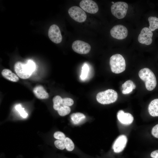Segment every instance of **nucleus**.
<instances>
[{"label": "nucleus", "mask_w": 158, "mask_h": 158, "mask_svg": "<svg viewBox=\"0 0 158 158\" xmlns=\"http://www.w3.org/2000/svg\"><path fill=\"white\" fill-rule=\"evenodd\" d=\"M35 68V63L30 60H29L26 64H24L20 61H17L14 66L15 72L19 77L23 79L29 78Z\"/></svg>", "instance_id": "obj_1"}, {"label": "nucleus", "mask_w": 158, "mask_h": 158, "mask_svg": "<svg viewBox=\"0 0 158 158\" xmlns=\"http://www.w3.org/2000/svg\"><path fill=\"white\" fill-rule=\"evenodd\" d=\"M140 79L145 83V87L149 91L154 90L157 85L156 77L149 68H145L141 69L138 73Z\"/></svg>", "instance_id": "obj_2"}, {"label": "nucleus", "mask_w": 158, "mask_h": 158, "mask_svg": "<svg viewBox=\"0 0 158 158\" xmlns=\"http://www.w3.org/2000/svg\"><path fill=\"white\" fill-rule=\"evenodd\" d=\"M109 63L111 71L115 73H120L125 70V60L120 54H116L111 56L110 59Z\"/></svg>", "instance_id": "obj_3"}, {"label": "nucleus", "mask_w": 158, "mask_h": 158, "mask_svg": "<svg viewBox=\"0 0 158 158\" xmlns=\"http://www.w3.org/2000/svg\"><path fill=\"white\" fill-rule=\"evenodd\" d=\"M118 97L117 92L114 90L109 89L99 92L96 96V99L99 103L109 104L115 102Z\"/></svg>", "instance_id": "obj_4"}, {"label": "nucleus", "mask_w": 158, "mask_h": 158, "mask_svg": "<svg viewBox=\"0 0 158 158\" xmlns=\"http://www.w3.org/2000/svg\"><path fill=\"white\" fill-rule=\"evenodd\" d=\"M128 5L127 3L122 1H118L114 3L111 7L112 14L117 18L121 19L126 16Z\"/></svg>", "instance_id": "obj_5"}, {"label": "nucleus", "mask_w": 158, "mask_h": 158, "mask_svg": "<svg viewBox=\"0 0 158 158\" xmlns=\"http://www.w3.org/2000/svg\"><path fill=\"white\" fill-rule=\"evenodd\" d=\"M68 13L73 19L79 23L84 22L87 18L85 12L78 6H74L70 8L68 10Z\"/></svg>", "instance_id": "obj_6"}, {"label": "nucleus", "mask_w": 158, "mask_h": 158, "mask_svg": "<svg viewBox=\"0 0 158 158\" xmlns=\"http://www.w3.org/2000/svg\"><path fill=\"white\" fill-rule=\"evenodd\" d=\"M110 33L113 37L118 40H122L126 37L128 31L126 27L123 25H117L111 28Z\"/></svg>", "instance_id": "obj_7"}, {"label": "nucleus", "mask_w": 158, "mask_h": 158, "mask_svg": "<svg viewBox=\"0 0 158 158\" xmlns=\"http://www.w3.org/2000/svg\"><path fill=\"white\" fill-rule=\"evenodd\" d=\"M72 47L75 52L80 54H87L91 50L90 45L88 43L80 40L73 42Z\"/></svg>", "instance_id": "obj_8"}, {"label": "nucleus", "mask_w": 158, "mask_h": 158, "mask_svg": "<svg viewBox=\"0 0 158 158\" xmlns=\"http://www.w3.org/2000/svg\"><path fill=\"white\" fill-rule=\"evenodd\" d=\"M48 35L50 39L55 43H60L62 40V37L60 29L56 25L53 24L50 26Z\"/></svg>", "instance_id": "obj_9"}, {"label": "nucleus", "mask_w": 158, "mask_h": 158, "mask_svg": "<svg viewBox=\"0 0 158 158\" xmlns=\"http://www.w3.org/2000/svg\"><path fill=\"white\" fill-rule=\"evenodd\" d=\"M153 33L147 27L143 28L138 35V40L140 43L147 45L150 44L152 41Z\"/></svg>", "instance_id": "obj_10"}, {"label": "nucleus", "mask_w": 158, "mask_h": 158, "mask_svg": "<svg viewBox=\"0 0 158 158\" xmlns=\"http://www.w3.org/2000/svg\"><path fill=\"white\" fill-rule=\"evenodd\" d=\"M79 5L83 10L90 13H95L99 10L97 4L91 0H82L80 3Z\"/></svg>", "instance_id": "obj_11"}, {"label": "nucleus", "mask_w": 158, "mask_h": 158, "mask_svg": "<svg viewBox=\"0 0 158 158\" xmlns=\"http://www.w3.org/2000/svg\"><path fill=\"white\" fill-rule=\"evenodd\" d=\"M127 142L126 136L124 135L119 136L115 141L112 146L114 152L119 153L122 151L125 148Z\"/></svg>", "instance_id": "obj_12"}, {"label": "nucleus", "mask_w": 158, "mask_h": 158, "mask_svg": "<svg viewBox=\"0 0 158 158\" xmlns=\"http://www.w3.org/2000/svg\"><path fill=\"white\" fill-rule=\"evenodd\" d=\"M117 118L121 123L126 125L131 124L134 120L133 117L131 114L125 113L122 110H120L118 112Z\"/></svg>", "instance_id": "obj_13"}, {"label": "nucleus", "mask_w": 158, "mask_h": 158, "mask_svg": "<svg viewBox=\"0 0 158 158\" xmlns=\"http://www.w3.org/2000/svg\"><path fill=\"white\" fill-rule=\"evenodd\" d=\"M33 92L36 97L39 99H46L49 97L48 93L41 85L35 87L33 89Z\"/></svg>", "instance_id": "obj_14"}, {"label": "nucleus", "mask_w": 158, "mask_h": 158, "mask_svg": "<svg viewBox=\"0 0 158 158\" xmlns=\"http://www.w3.org/2000/svg\"><path fill=\"white\" fill-rule=\"evenodd\" d=\"M148 111L151 116H158V99H154L151 101L148 106Z\"/></svg>", "instance_id": "obj_15"}, {"label": "nucleus", "mask_w": 158, "mask_h": 158, "mask_svg": "<svg viewBox=\"0 0 158 158\" xmlns=\"http://www.w3.org/2000/svg\"><path fill=\"white\" fill-rule=\"evenodd\" d=\"M1 74L4 78L10 81L17 82L19 80L18 76L9 69H4L2 71Z\"/></svg>", "instance_id": "obj_16"}, {"label": "nucleus", "mask_w": 158, "mask_h": 158, "mask_svg": "<svg viewBox=\"0 0 158 158\" xmlns=\"http://www.w3.org/2000/svg\"><path fill=\"white\" fill-rule=\"evenodd\" d=\"M73 123L77 124L81 122L85 118V116L83 113L80 112L73 113L70 116Z\"/></svg>", "instance_id": "obj_17"}, {"label": "nucleus", "mask_w": 158, "mask_h": 158, "mask_svg": "<svg viewBox=\"0 0 158 158\" xmlns=\"http://www.w3.org/2000/svg\"><path fill=\"white\" fill-rule=\"evenodd\" d=\"M148 20L149 23V28L152 32L158 29V18L150 16L148 18Z\"/></svg>", "instance_id": "obj_18"}, {"label": "nucleus", "mask_w": 158, "mask_h": 158, "mask_svg": "<svg viewBox=\"0 0 158 158\" xmlns=\"http://www.w3.org/2000/svg\"><path fill=\"white\" fill-rule=\"evenodd\" d=\"M63 141L65 148L67 151H71L74 150V145L71 139L67 137L63 140Z\"/></svg>", "instance_id": "obj_19"}, {"label": "nucleus", "mask_w": 158, "mask_h": 158, "mask_svg": "<svg viewBox=\"0 0 158 158\" xmlns=\"http://www.w3.org/2000/svg\"><path fill=\"white\" fill-rule=\"evenodd\" d=\"M71 109L68 106H61L58 110L59 114L61 116H64L68 114L71 112Z\"/></svg>", "instance_id": "obj_20"}, {"label": "nucleus", "mask_w": 158, "mask_h": 158, "mask_svg": "<svg viewBox=\"0 0 158 158\" xmlns=\"http://www.w3.org/2000/svg\"><path fill=\"white\" fill-rule=\"evenodd\" d=\"M62 99V98L59 95H56L54 97L53 99V107L54 110L57 111L61 106Z\"/></svg>", "instance_id": "obj_21"}, {"label": "nucleus", "mask_w": 158, "mask_h": 158, "mask_svg": "<svg viewBox=\"0 0 158 158\" xmlns=\"http://www.w3.org/2000/svg\"><path fill=\"white\" fill-rule=\"evenodd\" d=\"M89 67L87 64H84L82 67V72L80 76L81 79H85L87 77L89 71Z\"/></svg>", "instance_id": "obj_22"}, {"label": "nucleus", "mask_w": 158, "mask_h": 158, "mask_svg": "<svg viewBox=\"0 0 158 158\" xmlns=\"http://www.w3.org/2000/svg\"><path fill=\"white\" fill-rule=\"evenodd\" d=\"M16 109L18 111L20 115L23 118H26L28 115V114L26 112L24 109L21 107L20 104H18L15 106Z\"/></svg>", "instance_id": "obj_23"}, {"label": "nucleus", "mask_w": 158, "mask_h": 158, "mask_svg": "<svg viewBox=\"0 0 158 158\" xmlns=\"http://www.w3.org/2000/svg\"><path fill=\"white\" fill-rule=\"evenodd\" d=\"M74 103L73 100L69 98H62L61 106H70L72 105Z\"/></svg>", "instance_id": "obj_24"}, {"label": "nucleus", "mask_w": 158, "mask_h": 158, "mask_svg": "<svg viewBox=\"0 0 158 158\" xmlns=\"http://www.w3.org/2000/svg\"><path fill=\"white\" fill-rule=\"evenodd\" d=\"M132 87L134 89L136 88V85L131 80L126 81L122 85V87L124 89L127 87Z\"/></svg>", "instance_id": "obj_25"}, {"label": "nucleus", "mask_w": 158, "mask_h": 158, "mask_svg": "<svg viewBox=\"0 0 158 158\" xmlns=\"http://www.w3.org/2000/svg\"><path fill=\"white\" fill-rule=\"evenodd\" d=\"M63 140H56L54 141L55 146L57 148L63 150L65 148Z\"/></svg>", "instance_id": "obj_26"}, {"label": "nucleus", "mask_w": 158, "mask_h": 158, "mask_svg": "<svg viewBox=\"0 0 158 158\" xmlns=\"http://www.w3.org/2000/svg\"><path fill=\"white\" fill-rule=\"evenodd\" d=\"M54 137L55 139L61 140H64L66 138L64 133L59 131H56L54 133Z\"/></svg>", "instance_id": "obj_27"}, {"label": "nucleus", "mask_w": 158, "mask_h": 158, "mask_svg": "<svg viewBox=\"0 0 158 158\" xmlns=\"http://www.w3.org/2000/svg\"><path fill=\"white\" fill-rule=\"evenodd\" d=\"M151 133L154 137L158 138V124L153 127Z\"/></svg>", "instance_id": "obj_28"}, {"label": "nucleus", "mask_w": 158, "mask_h": 158, "mask_svg": "<svg viewBox=\"0 0 158 158\" xmlns=\"http://www.w3.org/2000/svg\"><path fill=\"white\" fill-rule=\"evenodd\" d=\"M133 87H127L124 89H123L122 91V93L123 94H127L132 92L133 90Z\"/></svg>", "instance_id": "obj_29"}, {"label": "nucleus", "mask_w": 158, "mask_h": 158, "mask_svg": "<svg viewBox=\"0 0 158 158\" xmlns=\"http://www.w3.org/2000/svg\"><path fill=\"white\" fill-rule=\"evenodd\" d=\"M150 156L153 158H158V150L152 152L150 154Z\"/></svg>", "instance_id": "obj_30"}]
</instances>
